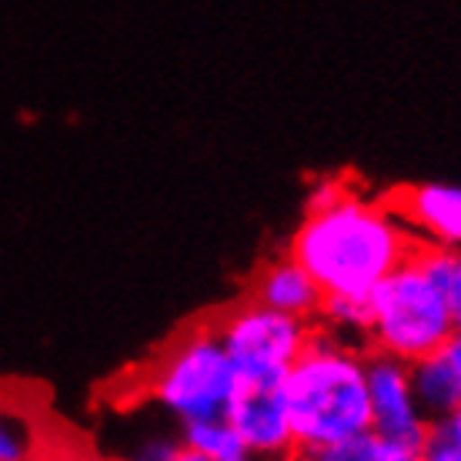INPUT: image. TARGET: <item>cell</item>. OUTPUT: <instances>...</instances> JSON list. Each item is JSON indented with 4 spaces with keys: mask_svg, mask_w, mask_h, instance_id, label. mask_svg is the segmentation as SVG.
Instances as JSON below:
<instances>
[{
    "mask_svg": "<svg viewBox=\"0 0 461 461\" xmlns=\"http://www.w3.org/2000/svg\"><path fill=\"white\" fill-rule=\"evenodd\" d=\"M415 248L384 194L361 191L351 177H321L285 251L314 277L324 298L368 301Z\"/></svg>",
    "mask_w": 461,
    "mask_h": 461,
    "instance_id": "1",
    "label": "cell"
},
{
    "mask_svg": "<svg viewBox=\"0 0 461 461\" xmlns=\"http://www.w3.org/2000/svg\"><path fill=\"white\" fill-rule=\"evenodd\" d=\"M281 394L294 448L304 455L368 431V348L314 324L308 348L281 378Z\"/></svg>",
    "mask_w": 461,
    "mask_h": 461,
    "instance_id": "2",
    "label": "cell"
},
{
    "mask_svg": "<svg viewBox=\"0 0 461 461\" xmlns=\"http://www.w3.org/2000/svg\"><path fill=\"white\" fill-rule=\"evenodd\" d=\"M134 388L177 425H187L197 418L224 415L241 388V375L204 318L167 338L161 351L140 368Z\"/></svg>",
    "mask_w": 461,
    "mask_h": 461,
    "instance_id": "3",
    "label": "cell"
},
{
    "mask_svg": "<svg viewBox=\"0 0 461 461\" xmlns=\"http://www.w3.org/2000/svg\"><path fill=\"white\" fill-rule=\"evenodd\" d=\"M455 338H458L455 304L431 281L415 248L408 261H402L371 291L365 348L415 365L418 357L445 351Z\"/></svg>",
    "mask_w": 461,
    "mask_h": 461,
    "instance_id": "4",
    "label": "cell"
},
{
    "mask_svg": "<svg viewBox=\"0 0 461 461\" xmlns=\"http://www.w3.org/2000/svg\"><path fill=\"white\" fill-rule=\"evenodd\" d=\"M241 381L277 384L314 335V321L271 312L244 294L208 318Z\"/></svg>",
    "mask_w": 461,
    "mask_h": 461,
    "instance_id": "5",
    "label": "cell"
},
{
    "mask_svg": "<svg viewBox=\"0 0 461 461\" xmlns=\"http://www.w3.org/2000/svg\"><path fill=\"white\" fill-rule=\"evenodd\" d=\"M368 415L371 431L421 448V441L431 435V421L418 404L411 365L368 351Z\"/></svg>",
    "mask_w": 461,
    "mask_h": 461,
    "instance_id": "6",
    "label": "cell"
},
{
    "mask_svg": "<svg viewBox=\"0 0 461 461\" xmlns=\"http://www.w3.org/2000/svg\"><path fill=\"white\" fill-rule=\"evenodd\" d=\"M224 418L238 431L241 445L248 448L251 461L275 458L294 448V431H291L288 404L281 394V381H241V388L234 392Z\"/></svg>",
    "mask_w": 461,
    "mask_h": 461,
    "instance_id": "7",
    "label": "cell"
},
{
    "mask_svg": "<svg viewBox=\"0 0 461 461\" xmlns=\"http://www.w3.org/2000/svg\"><path fill=\"white\" fill-rule=\"evenodd\" d=\"M384 201L418 244L461 251V185H402Z\"/></svg>",
    "mask_w": 461,
    "mask_h": 461,
    "instance_id": "8",
    "label": "cell"
},
{
    "mask_svg": "<svg viewBox=\"0 0 461 461\" xmlns=\"http://www.w3.org/2000/svg\"><path fill=\"white\" fill-rule=\"evenodd\" d=\"M244 294L258 301V304L271 308V312L304 318V321H318V312L324 304V294L314 285V277L288 251L271 254V258H265L261 265L254 267Z\"/></svg>",
    "mask_w": 461,
    "mask_h": 461,
    "instance_id": "9",
    "label": "cell"
},
{
    "mask_svg": "<svg viewBox=\"0 0 461 461\" xmlns=\"http://www.w3.org/2000/svg\"><path fill=\"white\" fill-rule=\"evenodd\" d=\"M54 441L31 404L0 394V461H50Z\"/></svg>",
    "mask_w": 461,
    "mask_h": 461,
    "instance_id": "10",
    "label": "cell"
},
{
    "mask_svg": "<svg viewBox=\"0 0 461 461\" xmlns=\"http://www.w3.org/2000/svg\"><path fill=\"white\" fill-rule=\"evenodd\" d=\"M411 384H415L418 404L431 421V428L461 408V371L455 365V357L448 355V348L428 357H418L411 365Z\"/></svg>",
    "mask_w": 461,
    "mask_h": 461,
    "instance_id": "11",
    "label": "cell"
},
{
    "mask_svg": "<svg viewBox=\"0 0 461 461\" xmlns=\"http://www.w3.org/2000/svg\"><path fill=\"white\" fill-rule=\"evenodd\" d=\"M177 441L201 451L211 461H251L248 448L238 438V431L230 428V421L224 415L197 418V421L177 425Z\"/></svg>",
    "mask_w": 461,
    "mask_h": 461,
    "instance_id": "12",
    "label": "cell"
},
{
    "mask_svg": "<svg viewBox=\"0 0 461 461\" xmlns=\"http://www.w3.org/2000/svg\"><path fill=\"white\" fill-rule=\"evenodd\" d=\"M308 458L312 461H418V448L415 445H404V441L384 438V435L368 428V431H361L355 438L314 451Z\"/></svg>",
    "mask_w": 461,
    "mask_h": 461,
    "instance_id": "13",
    "label": "cell"
},
{
    "mask_svg": "<svg viewBox=\"0 0 461 461\" xmlns=\"http://www.w3.org/2000/svg\"><path fill=\"white\" fill-rule=\"evenodd\" d=\"M418 461H461V455L431 431V435L421 441V448H418Z\"/></svg>",
    "mask_w": 461,
    "mask_h": 461,
    "instance_id": "14",
    "label": "cell"
},
{
    "mask_svg": "<svg viewBox=\"0 0 461 461\" xmlns=\"http://www.w3.org/2000/svg\"><path fill=\"white\" fill-rule=\"evenodd\" d=\"M431 431H435V435H438L445 445H451V448L461 455V408L455 411V415L445 418V421H438V425L431 428Z\"/></svg>",
    "mask_w": 461,
    "mask_h": 461,
    "instance_id": "15",
    "label": "cell"
},
{
    "mask_svg": "<svg viewBox=\"0 0 461 461\" xmlns=\"http://www.w3.org/2000/svg\"><path fill=\"white\" fill-rule=\"evenodd\" d=\"M167 461H211V458H204L201 451L187 448V445H181V441H174V448H171V455H167Z\"/></svg>",
    "mask_w": 461,
    "mask_h": 461,
    "instance_id": "16",
    "label": "cell"
},
{
    "mask_svg": "<svg viewBox=\"0 0 461 461\" xmlns=\"http://www.w3.org/2000/svg\"><path fill=\"white\" fill-rule=\"evenodd\" d=\"M261 461H312L304 451H285V455H275V458H261Z\"/></svg>",
    "mask_w": 461,
    "mask_h": 461,
    "instance_id": "17",
    "label": "cell"
},
{
    "mask_svg": "<svg viewBox=\"0 0 461 461\" xmlns=\"http://www.w3.org/2000/svg\"><path fill=\"white\" fill-rule=\"evenodd\" d=\"M448 355L455 357V365H458V371H461V335L448 345Z\"/></svg>",
    "mask_w": 461,
    "mask_h": 461,
    "instance_id": "18",
    "label": "cell"
},
{
    "mask_svg": "<svg viewBox=\"0 0 461 461\" xmlns=\"http://www.w3.org/2000/svg\"><path fill=\"white\" fill-rule=\"evenodd\" d=\"M455 321H458V335H461V294H458V301H455Z\"/></svg>",
    "mask_w": 461,
    "mask_h": 461,
    "instance_id": "19",
    "label": "cell"
},
{
    "mask_svg": "<svg viewBox=\"0 0 461 461\" xmlns=\"http://www.w3.org/2000/svg\"><path fill=\"white\" fill-rule=\"evenodd\" d=\"M131 461H138V458H131Z\"/></svg>",
    "mask_w": 461,
    "mask_h": 461,
    "instance_id": "20",
    "label": "cell"
}]
</instances>
